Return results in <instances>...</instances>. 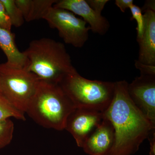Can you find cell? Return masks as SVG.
<instances>
[{"label":"cell","instance_id":"cell-21","mask_svg":"<svg viewBox=\"0 0 155 155\" xmlns=\"http://www.w3.org/2000/svg\"><path fill=\"white\" fill-rule=\"evenodd\" d=\"M149 155H155V154L153 153H152L151 152H150Z\"/></svg>","mask_w":155,"mask_h":155},{"label":"cell","instance_id":"cell-9","mask_svg":"<svg viewBox=\"0 0 155 155\" xmlns=\"http://www.w3.org/2000/svg\"><path fill=\"white\" fill-rule=\"evenodd\" d=\"M141 10L144 25L141 38L137 40L139 46L137 61L145 65L155 66V1H147Z\"/></svg>","mask_w":155,"mask_h":155},{"label":"cell","instance_id":"cell-13","mask_svg":"<svg viewBox=\"0 0 155 155\" xmlns=\"http://www.w3.org/2000/svg\"><path fill=\"white\" fill-rule=\"evenodd\" d=\"M25 21L44 19L57 0H14Z\"/></svg>","mask_w":155,"mask_h":155},{"label":"cell","instance_id":"cell-7","mask_svg":"<svg viewBox=\"0 0 155 155\" xmlns=\"http://www.w3.org/2000/svg\"><path fill=\"white\" fill-rule=\"evenodd\" d=\"M44 19L51 28L58 30L59 35L67 44L81 48L88 40L89 26L70 11L53 7Z\"/></svg>","mask_w":155,"mask_h":155},{"label":"cell","instance_id":"cell-2","mask_svg":"<svg viewBox=\"0 0 155 155\" xmlns=\"http://www.w3.org/2000/svg\"><path fill=\"white\" fill-rule=\"evenodd\" d=\"M22 52L27 61L24 69L40 81L59 84L67 75L77 71L64 44L53 39L32 41Z\"/></svg>","mask_w":155,"mask_h":155},{"label":"cell","instance_id":"cell-17","mask_svg":"<svg viewBox=\"0 0 155 155\" xmlns=\"http://www.w3.org/2000/svg\"><path fill=\"white\" fill-rule=\"evenodd\" d=\"M130 9L132 17L130 20H135L137 23L136 27L137 40L141 38L143 32L144 25V19L143 13L141 9L138 6L133 4L130 6Z\"/></svg>","mask_w":155,"mask_h":155},{"label":"cell","instance_id":"cell-18","mask_svg":"<svg viewBox=\"0 0 155 155\" xmlns=\"http://www.w3.org/2000/svg\"><path fill=\"white\" fill-rule=\"evenodd\" d=\"M12 25L2 3L0 1V27L11 31Z\"/></svg>","mask_w":155,"mask_h":155},{"label":"cell","instance_id":"cell-12","mask_svg":"<svg viewBox=\"0 0 155 155\" xmlns=\"http://www.w3.org/2000/svg\"><path fill=\"white\" fill-rule=\"evenodd\" d=\"M0 48L7 57L6 64L14 68L25 69L27 65V59L16 45L15 34L1 27Z\"/></svg>","mask_w":155,"mask_h":155},{"label":"cell","instance_id":"cell-1","mask_svg":"<svg viewBox=\"0 0 155 155\" xmlns=\"http://www.w3.org/2000/svg\"><path fill=\"white\" fill-rule=\"evenodd\" d=\"M125 80L115 82L113 100L103 112L114 127L115 142L109 155H132L155 130L153 124L130 99Z\"/></svg>","mask_w":155,"mask_h":155},{"label":"cell","instance_id":"cell-20","mask_svg":"<svg viewBox=\"0 0 155 155\" xmlns=\"http://www.w3.org/2000/svg\"><path fill=\"white\" fill-rule=\"evenodd\" d=\"M115 5L123 13H125L126 9L129 8L134 4L133 0H116Z\"/></svg>","mask_w":155,"mask_h":155},{"label":"cell","instance_id":"cell-4","mask_svg":"<svg viewBox=\"0 0 155 155\" xmlns=\"http://www.w3.org/2000/svg\"><path fill=\"white\" fill-rule=\"evenodd\" d=\"M59 84L75 108L103 113L112 101L115 90V82L89 80L77 71L67 75Z\"/></svg>","mask_w":155,"mask_h":155},{"label":"cell","instance_id":"cell-3","mask_svg":"<svg viewBox=\"0 0 155 155\" xmlns=\"http://www.w3.org/2000/svg\"><path fill=\"white\" fill-rule=\"evenodd\" d=\"M75 108L59 84L40 81L25 113L42 127L62 130Z\"/></svg>","mask_w":155,"mask_h":155},{"label":"cell","instance_id":"cell-14","mask_svg":"<svg viewBox=\"0 0 155 155\" xmlns=\"http://www.w3.org/2000/svg\"><path fill=\"white\" fill-rule=\"evenodd\" d=\"M5 9L12 26L19 27L24 23L25 19L14 0H0Z\"/></svg>","mask_w":155,"mask_h":155},{"label":"cell","instance_id":"cell-15","mask_svg":"<svg viewBox=\"0 0 155 155\" xmlns=\"http://www.w3.org/2000/svg\"><path fill=\"white\" fill-rule=\"evenodd\" d=\"M11 117L19 120H26L25 114L14 107L0 93V120L10 119Z\"/></svg>","mask_w":155,"mask_h":155},{"label":"cell","instance_id":"cell-19","mask_svg":"<svg viewBox=\"0 0 155 155\" xmlns=\"http://www.w3.org/2000/svg\"><path fill=\"white\" fill-rule=\"evenodd\" d=\"M87 4L93 10L99 14H101L102 11L105 7L109 0H86Z\"/></svg>","mask_w":155,"mask_h":155},{"label":"cell","instance_id":"cell-8","mask_svg":"<svg viewBox=\"0 0 155 155\" xmlns=\"http://www.w3.org/2000/svg\"><path fill=\"white\" fill-rule=\"evenodd\" d=\"M104 119L103 112L75 108L67 118L65 130L72 134L78 146L82 148L87 139L99 126Z\"/></svg>","mask_w":155,"mask_h":155},{"label":"cell","instance_id":"cell-5","mask_svg":"<svg viewBox=\"0 0 155 155\" xmlns=\"http://www.w3.org/2000/svg\"><path fill=\"white\" fill-rule=\"evenodd\" d=\"M40 81L24 69L0 64V93L14 107L26 113Z\"/></svg>","mask_w":155,"mask_h":155},{"label":"cell","instance_id":"cell-16","mask_svg":"<svg viewBox=\"0 0 155 155\" xmlns=\"http://www.w3.org/2000/svg\"><path fill=\"white\" fill-rule=\"evenodd\" d=\"M14 129V123L11 119L0 120V149L11 143Z\"/></svg>","mask_w":155,"mask_h":155},{"label":"cell","instance_id":"cell-11","mask_svg":"<svg viewBox=\"0 0 155 155\" xmlns=\"http://www.w3.org/2000/svg\"><path fill=\"white\" fill-rule=\"evenodd\" d=\"M114 142V127L109 120L104 118L99 126L87 139L82 148L88 155H109Z\"/></svg>","mask_w":155,"mask_h":155},{"label":"cell","instance_id":"cell-6","mask_svg":"<svg viewBox=\"0 0 155 155\" xmlns=\"http://www.w3.org/2000/svg\"><path fill=\"white\" fill-rule=\"evenodd\" d=\"M135 66L140 71V76L128 83L127 92L134 105L155 125V66L137 60Z\"/></svg>","mask_w":155,"mask_h":155},{"label":"cell","instance_id":"cell-10","mask_svg":"<svg viewBox=\"0 0 155 155\" xmlns=\"http://www.w3.org/2000/svg\"><path fill=\"white\" fill-rule=\"evenodd\" d=\"M53 7L67 10L82 17L89 25L93 33L104 35L109 30L110 24L107 19L95 12L86 0H57Z\"/></svg>","mask_w":155,"mask_h":155}]
</instances>
